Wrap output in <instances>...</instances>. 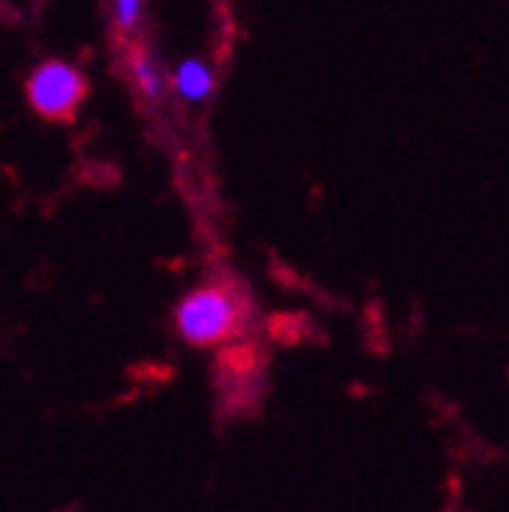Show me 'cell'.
Masks as SVG:
<instances>
[{
  "label": "cell",
  "mask_w": 509,
  "mask_h": 512,
  "mask_svg": "<svg viewBox=\"0 0 509 512\" xmlns=\"http://www.w3.org/2000/svg\"><path fill=\"white\" fill-rule=\"evenodd\" d=\"M244 306L225 285H200L175 306V328L191 347H216L238 335Z\"/></svg>",
  "instance_id": "6da1fadb"
},
{
  "label": "cell",
  "mask_w": 509,
  "mask_h": 512,
  "mask_svg": "<svg viewBox=\"0 0 509 512\" xmlns=\"http://www.w3.org/2000/svg\"><path fill=\"white\" fill-rule=\"evenodd\" d=\"M88 97L85 72L69 60H44L25 79V100L29 107L50 122H66L79 113Z\"/></svg>",
  "instance_id": "7a4b0ae2"
},
{
  "label": "cell",
  "mask_w": 509,
  "mask_h": 512,
  "mask_svg": "<svg viewBox=\"0 0 509 512\" xmlns=\"http://www.w3.org/2000/svg\"><path fill=\"white\" fill-rule=\"evenodd\" d=\"M169 88L175 97H182L185 104H207L216 91V72H213L210 60L185 57L169 72Z\"/></svg>",
  "instance_id": "3957f363"
},
{
  "label": "cell",
  "mask_w": 509,
  "mask_h": 512,
  "mask_svg": "<svg viewBox=\"0 0 509 512\" xmlns=\"http://www.w3.org/2000/svg\"><path fill=\"white\" fill-rule=\"evenodd\" d=\"M129 72H132V82H135L138 94L147 97L150 104H160V100L166 97L169 72L160 66V60L150 54L144 44L132 47V54H129Z\"/></svg>",
  "instance_id": "277c9868"
},
{
  "label": "cell",
  "mask_w": 509,
  "mask_h": 512,
  "mask_svg": "<svg viewBox=\"0 0 509 512\" xmlns=\"http://www.w3.org/2000/svg\"><path fill=\"white\" fill-rule=\"evenodd\" d=\"M113 4V22L122 35H135L144 25L147 0H110Z\"/></svg>",
  "instance_id": "5b68a950"
}]
</instances>
